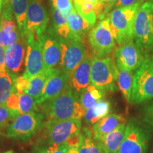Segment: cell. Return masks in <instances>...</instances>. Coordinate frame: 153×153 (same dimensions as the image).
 <instances>
[{
    "label": "cell",
    "mask_w": 153,
    "mask_h": 153,
    "mask_svg": "<svg viewBox=\"0 0 153 153\" xmlns=\"http://www.w3.org/2000/svg\"><path fill=\"white\" fill-rule=\"evenodd\" d=\"M38 108L45 120H81L85 113L79 103V97L70 86L57 97L38 104Z\"/></svg>",
    "instance_id": "1"
},
{
    "label": "cell",
    "mask_w": 153,
    "mask_h": 153,
    "mask_svg": "<svg viewBox=\"0 0 153 153\" xmlns=\"http://www.w3.org/2000/svg\"><path fill=\"white\" fill-rule=\"evenodd\" d=\"M81 120H44L36 135L35 145L65 144L69 139L81 132Z\"/></svg>",
    "instance_id": "2"
},
{
    "label": "cell",
    "mask_w": 153,
    "mask_h": 153,
    "mask_svg": "<svg viewBox=\"0 0 153 153\" xmlns=\"http://www.w3.org/2000/svg\"><path fill=\"white\" fill-rule=\"evenodd\" d=\"M143 1L128 7H118L110 13L109 24L115 41L118 45L133 40L135 16Z\"/></svg>",
    "instance_id": "3"
},
{
    "label": "cell",
    "mask_w": 153,
    "mask_h": 153,
    "mask_svg": "<svg viewBox=\"0 0 153 153\" xmlns=\"http://www.w3.org/2000/svg\"><path fill=\"white\" fill-rule=\"evenodd\" d=\"M133 41L146 56L153 53L152 1H146L140 7L133 27Z\"/></svg>",
    "instance_id": "4"
},
{
    "label": "cell",
    "mask_w": 153,
    "mask_h": 153,
    "mask_svg": "<svg viewBox=\"0 0 153 153\" xmlns=\"http://www.w3.org/2000/svg\"><path fill=\"white\" fill-rule=\"evenodd\" d=\"M45 120L40 111L19 114L7 128V136L14 140L28 142L35 137Z\"/></svg>",
    "instance_id": "5"
},
{
    "label": "cell",
    "mask_w": 153,
    "mask_h": 153,
    "mask_svg": "<svg viewBox=\"0 0 153 153\" xmlns=\"http://www.w3.org/2000/svg\"><path fill=\"white\" fill-rule=\"evenodd\" d=\"M153 99V53L145 57L133 75L131 102L141 104Z\"/></svg>",
    "instance_id": "6"
},
{
    "label": "cell",
    "mask_w": 153,
    "mask_h": 153,
    "mask_svg": "<svg viewBox=\"0 0 153 153\" xmlns=\"http://www.w3.org/2000/svg\"><path fill=\"white\" fill-rule=\"evenodd\" d=\"M117 78V66L110 57H92L90 72L91 85L104 92L115 91Z\"/></svg>",
    "instance_id": "7"
},
{
    "label": "cell",
    "mask_w": 153,
    "mask_h": 153,
    "mask_svg": "<svg viewBox=\"0 0 153 153\" xmlns=\"http://www.w3.org/2000/svg\"><path fill=\"white\" fill-rule=\"evenodd\" d=\"M60 47V60L58 68L70 76L83 59L88 55L83 39L72 36L68 38H58Z\"/></svg>",
    "instance_id": "8"
},
{
    "label": "cell",
    "mask_w": 153,
    "mask_h": 153,
    "mask_svg": "<svg viewBox=\"0 0 153 153\" xmlns=\"http://www.w3.org/2000/svg\"><path fill=\"white\" fill-rule=\"evenodd\" d=\"M150 138L147 128L137 120H130L126 125L123 140L118 153H148Z\"/></svg>",
    "instance_id": "9"
},
{
    "label": "cell",
    "mask_w": 153,
    "mask_h": 153,
    "mask_svg": "<svg viewBox=\"0 0 153 153\" xmlns=\"http://www.w3.org/2000/svg\"><path fill=\"white\" fill-rule=\"evenodd\" d=\"M88 43L94 56L104 57L112 53L116 42L111 30L108 17L101 20L89 31Z\"/></svg>",
    "instance_id": "10"
},
{
    "label": "cell",
    "mask_w": 153,
    "mask_h": 153,
    "mask_svg": "<svg viewBox=\"0 0 153 153\" xmlns=\"http://www.w3.org/2000/svg\"><path fill=\"white\" fill-rule=\"evenodd\" d=\"M22 38L27 46L25 60V71L23 76L31 77L45 72L44 69L42 45L40 40L36 38L33 34L28 32H26Z\"/></svg>",
    "instance_id": "11"
},
{
    "label": "cell",
    "mask_w": 153,
    "mask_h": 153,
    "mask_svg": "<svg viewBox=\"0 0 153 153\" xmlns=\"http://www.w3.org/2000/svg\"><path fill=\"white\" fill-rule=\"evenodd\" d=\"M48 23V14L41 1L29 0L26 11V32L33 34L39 40L46 31Z\"/></svg>",
    "instance_id": "12"
},
{
    "label": "cell",
    "mask_w": 153,
    "mask_h": 153,
    "mask_svg": "<svg viewBox=\"0 0 153 153\" xmlns=\"http://www.w3.org/2000/svg\"><path fill=\"white\" fill-rule=\"evenodd\" d=\"M145 57L133 40L120 45L114 53L116 65L133 72L140 67Z\"/></svg>",
    "instance_id": "13"
},
{
    "label": "cell",
    "mask_w": 153,
    "mask_h": 153,
    "mask_svg": "<svg viewBox=\"0 0 153 153\" xmlns=\"http://www.w3.org/2000/svg\"><path fill=\"white\" fill-rule=\"evenodd\" d=\"M10 1L4 7L0 18V45L7 48L20 39V32L12 16Z\"/></svg>",
    "instance_id": "14"
},
{
    "label": "cell",
    "mask_w": 153,
    "mask_h": 153,
    "mask_svg": "<svg viewBox=\"0 0 153 153\" xmlns=\"http://www.w3.org/2000/svg\"><path fill=\"white\" fill-rule=\"evenodd\" d=\"M92 57L88 54L83 60L74 69L69 77V86L73 92L79 94L90 85V72Z\"/></svg>",
    "instance_id": "15"
},
{
    "label": "cell",
    "mask_w": 153,
    "mask_h": 153,
    "mask_svg": "<svg viewBox=\"0 0 153 153\" xmlns=\"http://www.w3.org/2000/svg\"><path fill=\"white\" fill-rule=\"evenodd\" d=\"M45 72L57 68L60 60V47L58 38L51 33L40 38Z\"/></svg>",
    "instance_id": "16"
},
{
    "label": "cell",
    "mask_w": 153,
    "mask_h": 153,
    "mask_svg": "<svg viewBox=\"0 0 153 153\" xmlns=\"http://www.w3.org/2000/svg\"><path fill=\"white\" fill-rule=\"evenodd\" d=\"M69 77L58 68H54L48 79L38 104L49 100L62 93L69 87Z\"/></svg>",
    "instance_id": "17"
},
{
    "label": "cell",
    "mask_w": 153,
    "mask_h": 153,
    "mask_svg": "<svg viewBox=\"0 0 153 153\" xmlns=\"http://www.w3.org/2000/svg\"><path fill=\"white\" fill-rule=\"evenodd\" d=\"M25 57V48L21 39L6 48L5 65L9 73L15 76L22 70Z\"/></svg>",
    "instance_id": "18"
},
{
    "label": "cell",
    "mask_w": 153,
    "mask_h": 153,
    "mask_svg": "<svg viewBox=\"0 0 153 153\" xmlns=\"http://www.w3.org/2000/svg\"><path fill=\"white\" fill-rule=\"evenodd\" d=\"M126 123V119L121 115L108 114L94 124L92 137L96 140H101L105 135L116 128L120 124Z\"/></svg>",
    "instance_id": "19"
},
{
    "label": "cell",
    "mask_w": 153,
    "mask_h": 153,
    "mask_svg": "<svg viewBox=\"0 0 153 153\" xmlns=\"http://www.w3.org/2000/svg\"><path fill=\"white\" fill-rule=\"evenodd\" d=\"M126 123L120 124L114 131L110 132L99 140L105 153H118L125 134Z\"/></svg>",
    "instance_id": "20"
},
{
    "label": "cell",
    "mask_w": 153,
    "mask_h": 153,
    "mask_svg": "<svg viewBox=\"0 0 153 153\" xmlns=\"http://www.w3.org/2000/svg\"><path fill=\"white\" fill-rule=\"evenodd\" d=\"M110 111L111 104L109 101L101 99L85 111L83 118H85V123L94 124L102 118L109 114Z\"/></svg>",
    "instance_id": "21"
},
{
    "label": "cell",
    "mask_w": 153,
    "mask_h": 153,
    "mask_svg": "<svg viewBox=\"0 0 153 153\" xmlns=\"http://www.w3.org/2000/svg\"><path fill=\"white\" fill-rule=\"evenodd\" d=\"M52 22L53 29L50 30L49 33L60 38H68L74 36L70 31L67 17L54 8L52 11Z\"/></svg>",
    "instance_id": "22"
},
{
    "label": "cell",
    "mask_w": 153,
    "mask_h": 153,
    "mask_svg": "<svg viewBox=\"0 0 153 153\" xmlns=\"http://www.w3.org/2000/svg\"><path fill=\"white\" fill-rule=\"evenodd\" d=\"M53 70L46 71L43 74L28 77L29 80H28V87L24 93L28 94L32 97H33L37 104L38 101L41 99L42 94H43L45 83H46L50 75L52 73Z\"/></svg>",
    "instance_id": "23"
},
{
    "label": "cell",
    "mask_w": 153,
    "mask_h": 153,
    "mask_svg": "<svg viewBox=\"0 0 153 153\" xmlns=\"http://www.w3.org/2000/svg\"><path fill=\"white\" fill-rule=\"evenodd\" d=\"M67 19L72 35L84 39L86 33L91 28L89 23L74 9Z\"/></svg>",
    "instance_id": "24"
},
{
    "label": "cell",
    "mask_w": 153,
    "mask_h": 153,
    "mask_svg": "<svg viewBox=\"0 0 153 153\" xmlns=\"http://www.w3.org/2000/svg\"><path fill=\"white\" fill-rule=\"evenodd\" d=\"M15 76L7 70L0 72V105H6L9 97L15 92Z\"/></svg>",
    "instance_id": "25"
},
{
    "label": "cell",
    "mask_w": 153,
    "mask_h": 153,
    "mask_svg": "<svg viewBox=\"0 0 153 153\" xmlns=\"http://www.w3.org/2000/svg\"><path fill=\"white\" fill-rule=\"evenodd\" d=\"M117 66V65H116ZM118 87L123 97L128 102H131L132 87L133 82V72L126 70L121 67L117 66Z\"/></svg>",
    "instance_id": "26"
},
{
    "label": "cell",
    "mask_w": 153,
    "mask_h": 153,
    "mask_svg": "<svg viewBox=\"0 0 153 153\" xmlns=\"http://www.w3.org/2000/svg\"><path fill=\"white\" fill-rule=\"evenodd\" d=\"M82 134V139L78 147L79 153H105L101 142L93 138L90 130L85 128Z\"/></svg>",
    "instance_id": "27"
},
{
    "label": "cell",
    "mask_w": 153,
    "mask_h": 153,
    "mask_svg": "<svg viewBox=\"0 0 153 153\" xmlns=\"http://www.w3.org/2000/svg\"><path fill=\"white\" fill-rule=\"evenodd\" d=\"M104 91L96 87L93 85H89L79 94V100L83 109L86 111L99 101L104 98Z\"/></svg>",
    "instance_id": "28"
},
{
    "label": "cell",
    "mask_w": 153,
    "mask_h": 153,
    "mask_svg": "<svg viewBox=\"0 0 153 153\" xmlns=\"http://www.w3.org/2000/svg\"><path fill=\"white\" fill-rule=\"evenodd\" d=\"M29 0H10L13 14L18 24L21 36L26 33V19Z\"/></svg>",
    "instance_id": "29"
},
{
    "label": "cell",
    "mask_w": 153,
    "mask_h": 153,
    "mask_svg": "<svg viewBox=\"0 0 153 153\" xmlns=\"http://www.w3.org/2000/svg\"><path fill=\"white\" fill-rule=\"evenodd\" d=\"M19 95V114H26L31 111H39L35 99L26 93H20Z\"/></svg>",
    "instance_id": "30"
},
{
    "label": "cell",
    "mask_w": 153,
    "mask_h": 153,
    "mask_svg": "<svg viewBox=\"0 0 153 153\" xmlns=\"http://www.w3.org/2000/svg\"><path fill=\"white\" fill-rule=\"evenodd\" d=\"M18 115L19 113L11 110L6 105H0V131L7 129L9 124Z\"/></svg>",
    "instance_id": "31"
},
{
    "label": "cell",
    "mask_w": 153,
    "mask_h": 153,
    "mask_svg": "<svg viewBox=\"0 0 153 153\" xmlns=\"http://www.w3.org/2000/svg\"><path fill=\"white\" fill-rule=\"evenodd\" d=\"M68 149L66 144L35 145L31 153H67Z\"/></svg>",
    "instance_id": "32"
},
{
    "label": "cell",
    "mask_w": 153,
    "mask_h": 153,
    "mask_svg": "<svg viewBox=\"0 0 153 153\" xmlns=\"http://www.w3.org/2000/svg\"><path fill=\"white\" fill-rule=\"evenodd\" d=\"M53 8L56 9L68 18L74 10L73 0H51Z\"/></svg>",
    "instance_id": "33"
},
{
    "label": "cell",
    "mask_w": 153,
    "mask_h": 153,
    "mask_svg": "<svg viewBox=\"0 0 153 153\" xmlns=\"http://www.w3.org/2000/svg\"><path fill=\"white\" fill-rule=\"evenodd\" d=\"M143 119L145 123L153 128V101L144 108Z\"/></svg>",
    "instance_id": "34"
},
{
    "label": "cell",
    "mask_w": 153,
    "mask_h": 153,
    "mask_svg": "<svg viewBox=\"0 0 153 153\" xmlns=\"http://www.w3.org/2000/svg\"><path fill=\"white\" fill-rule=\"evenodd\" d=\"M6 106L11 110L19 113V95L16 92L12 94L6 102Z\"/></svg>",
    "instance_id": "35"
},
{
    "label": "cell",
    "mask_w": 153,
    "mask_h": 153,
    "mask_svg": "<svg viewBox=\"0 0 153 153\" xmlns=\"http://www.w3.org/2000/svg\"><path fill=\"white\" fill-rule=\"evenodd\" d=\"M143 1V0H118L117 3L116 4L115 7L116 8L123 7H128V6L133 5L134 4Z\"/></svg>",
    "instance_id": "36"
},
{
    "label": "cell",
    "mask_w": 153,
    "mask_h": 153,
    "mask_svg": "<svg viewBox=\"0 0 153 153\" xmlns=\"http://www.w3.org/2000/svg\"><path fill=\"white\" fill-rule=\"evenodd\" d=\"M6 48L0 45V72L7 70L5 65Z\"/></svg>",
    "instance_id": "37"
},
{
    "label": "cell",
    "mask_w": 153,
    "mask_h": 153,
    "mask_svg": "<svg viewBox=\"0 0 153 153\" xmlns=\"http://www.w3.org/2000/svg\"><path fill=\"white\" fill-rule=\"evenodd\" d=\"M117 1L118 0H101V1L104 6L105 14H106V15L109 11L110 9L116 5V4L117 3Z\"/></svg>",
    "instance_id": "38"
},
{
    "label": "cell",
    "mask_w": 153,
    "mask_h": 153,
    "mask_svg": "<svg viewBox=\"0 0 153 153\" xmlns=\"http://www.w3.org/2000/svg\"><path fill=\"white\" fill-rule=\"evenodd\" d=\"M10 0H0V18H1V12H2V9L5 5L8 4Z\"/></svg>",
    "instance_id": "39"
},
{
    "label": "cell",
    "mask_w": 153,
    "mask_h": 153,
    "mask_svg": "<svg viewBox=\"0 0 153 153\" xmlns=\"http://www.w3.org/2000/svg\"><path fill=\"white\" fill-rule=\"evenodd\" d=\"M67 153H79L78 148H76V147H69Z\"/></svg>",
    "instance_id": "40"
},
{
    "label": "cell",
    "mask_w": 153,
    "mask_h": 153,
    "mask_svg": "<svg viewBox=\"0 0 153 153\" xmlns=\"http://www.w3.org/2000/svg\"><path fill=\"white\" fill-rule=\"evenodd\" d=\"M73 1H80V2H91V3L101 2V0H73Z\"/></svg>",
    "instance_id": "41"
},
{
    "label": "cell",
    "mask_w": 153,
    "mask_h": 153,
    "mask_svg": "<svg viewBox=\"0 0 153 153\" xmlns=\"http://www.w3.org/2000/svg\"><path fill=\"white\" fill-rule=\"evenodd\" d=\"M2 153H16V152H14V150H8V151H6V152H4Z\"/></svg>",
    "instance_id": "42"
},
{
    "label": "cell",
    "mask_w": 153,
    "mask_h": 153,
    "mask_svg": "<svg viewBox=\"0 0 153 153\" xmlns=\"http://www.w3.org/2000/svg\"><path fill=\"white\" fill-rule=\"evenodd\" d=\"M150 153H153V145H152V148H151V150H150Z\"/></svg>",
    "instance_id": "43"
},
{
    "label": "cell",
    "mask_w": 153,
    "mask_h": 153,
    "mask_svg": "<svg viewBox=\"0 0 153 153\" xmlns=\"http://www.w3.org/2000/svg\"><path fill=\"white\" fill-rule=\"evenodd\" d=\"M152 1V14H153V1Z\"/></svg>",
    "instance_id": "44"
},
{
    "label": "cell",
    "mask_w": 153,
    "mask_h": 153,
    "mask_svg": "<svg viewBox=\"0 0 153 153\" xmlns=\"http://www.w3.org/2000/svg\"><path fill=\"white\" fill-rule=\"evenodd\" d=\"M36 1H43V0H36Z\"/></svg>",
    "instance_id": "45"
}]
</instances>
